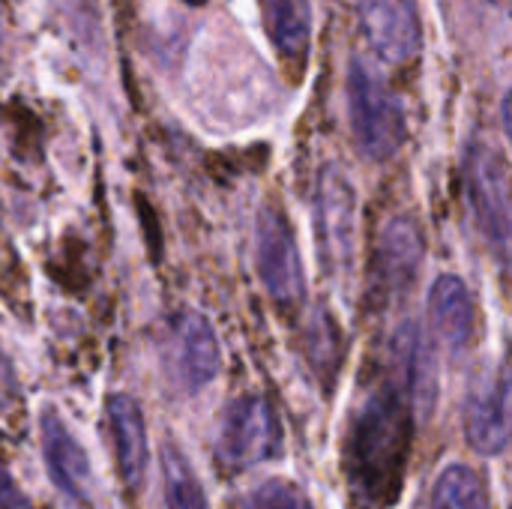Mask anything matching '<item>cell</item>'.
Returning <instances> with one entry per match:
<instances>
[{
	"label": "cell",
	"mask_w": 512,
	"mask_h": 509,
	"mask_svg": "<svg viewBox=\"0 0 512 509\" xmlns=\"http://www.w3.org/2000/svg\"><path fill=\"white\" fill-rule=\"evenodd\" d=\"M0 27H3V12H0Z\"/></svg>",
	"instance_id": "7402d4cb"
},
{
	"label": "cell",
	"mask_w": 512,
	"mask_h": 509,
	"mask_svg": "<svg viewBox=\"0 0 512 509\" xmlns=\"http://www.w3.org/2000/svg\"><path fill=\"white\" fill-rule=\"evenodd\" d=\"M246 509H315L300 486L288 480H267L246 495Z\"/></svg>",
	"instance_id": "e0dca14e"
},
{
	"label": "cell",
	"mask_w": 512,
	"mask_h": 509,
	"mask_svg": "<svg viewBox=\"0 0 512 509\" xmlns=\"http://www.w3.org/2000/svg\"><path fill=\"white\" fill-rule=\"evenodd\" d=\"M348 117L363 156L384 162L405 141V111L387 81L366 60L348 69Z\"/></svg>",
	"instance_id": "3957f363"
},
{
	"label": "cell",
	"mask_w": 512,
	"mask_h": 509,
	"mask_svg": "<svg viewBox=\"0 0 512 509\" xmlns=\"http://www.w3.org/2000/svg\"><path fill=\"white\" fill-rule=\"evenodd\" d=\"M39 435H42V456H45L51 483L72 501H90L93 471H90L87 453L54 408L42 411Z\"/></svg>",
	"instance_id": "30bf717a"
},
{
	"label": "cell",
	"mask_w": 512,
	"mask_h": 509,
	"mask_svg": "<svg viewBox=\"0 0 512 509\" xmlns=\"http://www.w3.org/2000/svg\"><path fill=\"white\" fill-rule=\"evenodd\" d=\"M465 432L477 453L495 456L510 441V420H507V387L498 381V375L483 372L471 396L465 402Z\"/></svg>",
	"instance_id": "8fae6325"
},
{
	"label": "cell",
	"mask_w": 512,
	"mask_h": 509,
	"mask_svg": "<svg viewBox=\"0 0 512 509\" xmlns=\"http://www.w3.org/2000/svg\"><path fill=\"white\" fill-rule=\"evenodd\" d=\"M321 318H315L309 339H312V366L318 369V375H333L336 372V360H339V330L333 327V321L318 312Z\"/></svg>",
	"instance_id": "ac0fdd59"
},
{
	"label": "cell",
	"mask_w": 512,
	"mask_h": 509,
	"mask_svg": "<svg viewBox=\"0 0 512 509\" xmlns=\"http://www.w3.org/2000/svg\"><path fill=\"white\" fill-rule=\"evenodd\" d=\"M315 228H318V243H321L327 264L333 270H351L354 228H357V195H354L351 180L336 165H327L318 174Z\"/></svg>",
	"instance_id": "8992f818"
},
{
	"label": "cell",
	"mask_w": 512,
	"mask_h": 509,
	"mask_svg": "<svg viewBox=\"0 0 512 509\" xmlns=\"http://www.w3.org/2000/svg\"><path fill=\"white\" fill-rule=\"evenodd\" d=\"M0 509H30V501L6 474V468H0Z\"/></svg>",
	"instance_id": "d6986e66"
},
{
	"label": "cell",
	"mask_w": 512,
	"mask_h": 509,
	"mask_svg": "<svg viewBox=\"0 0 512 509\" xmlns=\"http://www.w3.org/2000/svg\"><path fill=\"white\" fill-rule=\"evenodd\" d=\"M465 192L486 249L512 276V171L492 144L471 141L465 153Z\"/></svg>",
	"instance_id": "7a4b0ae2"
},
{
	"label": "cell",
	"mask_w": 512,
	"mask_h": 509,
	"mask_svg": "<svg viewBox=\"0 0 512 509\" xmlns=\"http://www.w3.org/2000/svg\"><path fill=\"white\" fill-rule=\"evenodd\" d=\"M360 27L372 51L387 63H408L420 54L423 24L417 0H357Z\"/></svg>",
	"instance_id": "52a82bcc"
},
{
	"label": "cell",
	"mask_w": 512,
	"mask_h": 509,
	"mask_svg": "<svg viewBox=\"0 0 512 509\" xmlns=\"http://www.w3.org/2000/svg\"><path fill=\"white\" fill-rule=\"evenodd\" d=\"M414 393L399 375H390L354 414L345 444V474L354 501L363 509L396 504L414 441Z\"/></svg>",
	"instance_id": "6da1fadb"
},
{
	"label": "cell",
	"mask_w": 512,
	"mask_h": 509,
	"mask_svg": "<svg viewBox=\"0 0 512 509\" xmlns=\"http://www.w3.org/2000/svg\"><path fill=\"white\" fill-rule=\"evenodd\" d=\"M264 24L276 45V51L291 60L303 63L312 42V6L309 0H264Z\"/></svg>",
	"instance_id": "5bb4252c"
},
{
	"label": "cell",
	"mask_w": 512,
	"mask_h": 509,
	"mask_svg": "<svg viewBox=\"0 0 512 509\" xmlns=\"http://www.w3.org/2000/svg\"><path fill=\"white\" fill-rule=\"evenodd\" d=\"M15 396H18L15 372H12V366L6 363V357H0V408H6Z\"/></svg>",
	"instance_id": "ffe728a7"
},
{
	"label": "cell",
	"mask_w": 512,
	"mask_h": 509,
	"mask_svg": "<svg viewBox=\"0 0 512 509\" xmlns=\"http://www.w3.org/2000/svg\"><path fill=\"white\" fill-rule=\"evenodd\" d=\"M501 120H504V132L512 144V90L504 96V105H501Z\"/></svg>",
	"instance_id": "44dd1931"
},
{
	"label": "cell",
	"mask_w": 512,
	"mask_h": 509,
	"mask_svg": "<svg viewBox=\"0 0 512 509\" xmlns=\"http://www.w3.org/2000/svg\"><path fill=\"white\" fill-rule=\"evenodd\" d=\"M282 453V426L276 411L261 396H240L228 405L216 456L228 471H246L264 462L279 459Z\"/></svg>",
	"instance_id": "277c9868"
},
{
	"label": "cell",
	"mask_w": 512,
	"mask_h": 509,
	"mask_svg": "<svg viewBox=\"0 0 512 509\" xmlns=\"http://www.w3.org/2000/svg\"><path fill=\"white\" fill-rule=\"evenodd\" d=\"M162 477H165L168 509H210L198 477L192 474L189 462L183 459V453L174 444H168L162 450Z\"/></svg>",
	"instance_id": "2e32d148"
},
{
	"label": "cell",
	"mask_w": 512,
	"mask_h": 509,
	"mask_svg": "<svg viewBox=\"0 0 512 509\" xmlns=\"http://www.w3.org/2000/svg\"><path fill=\"white\" fill-rule=\"evenodd\" d=\"M255 261H258V276L270 297L291 309L303 300L306 279L300 267V252L294 243V234L285 222V216L276 207H264L258 213L255 225Z\"/></svg>",
	"instance_id": "5b68a950"
},
{
	"label": "cell",
	"mask_w": 512,
	"mask_h": 509,
	"mask_svg": "<svg viewBox=\"0 0 512 509\" xmlns=\"http://www.w3.org/2000/svg\"><path fill=\"white\" fill-rule=\"evenodd\" d=\"M432 509H489L480 474L468 465L444 468L432 489Z\"/></svg>",
	"instance_id": "9a60e30c"
},
{
	"label": "cell",
	"mask_w": 512,
	"mask_h": 509,
	"mask_svg": "<svg viewBox=\"0 0 512 509\" xmlns=\"http://www.w3.org/2000/svg\"><path fill=\"white\" fill-rule=\"evenodd\" d=\"M423 240L411 219H387L375 246V291L384 297H399L411 288L420 273Z\"/></svg>",
	"instance_id": "ba28073f"
},
{
	"label": "cell",
	"mask_w": 512,
	"mask_h": 509,
	"mask_svg": "<svg viewBox=\"0 0 512 509\" xmlns=\"http://www.w3.org/2000/svg\"><path fill=\"white\" fill-rule=\"evenodd\" d=\"M429 318H432V327H435L438 339L444 342V348L453 357H462L474 339L477 309H474V297H471L468 285L459 276L447 273V276L435 279V285L429 291Z\"/></svg>",
	"instance_id": "7c38bea8"
},
{
	"label": "cell",
	"mask_w": 512,
	"mask_h": 509,
	"mask_svg": "<svg viewBox=\"0 0 512 509\" xmlns=\"http://www.w3.org/2000/svg\"><path fill=\"white\" fill-rule=\"evenodd\" d=\"M108 423H111V435H114V450H117V462H120V474L126 480V486L132 492H138L144 486V474H147V429H144V417L141 408L132 396H111L108 402Z\"/></svg>",
	"instance_id": "4fadbf2b"
},
{
	"label": "cell",
	"mask_w": 512,
	"mask_h": 509,
	"mask_svg": "<svg viewBox=\"0 0 512 509\" xmlns=\"http://www.w3.org/2000/svg\"><path fill=\"white\" fill-rule=\"evenodd\" d=\"M174 378L183 390L195 393L207 387L222 366L219 339L210 321L198 312H183L174 324V357H171Z\"/></svg>",
	"instance_id": "9c48e42d"
}]
</instances>
